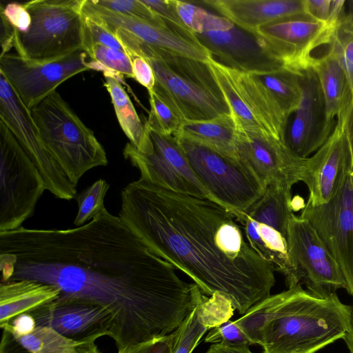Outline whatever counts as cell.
<instances>
[{"instance_id": "681fc988", "label": "cell", "mask_w": 353, "mask_h": 353, "mask_svg": "<svg viewBox=\"0 0 353 353\" xmlns=\"http://www.w3.org/2000/svg\"><path fill=\"white\" fill-rule=\"evenodd\" d=\"M77 353H101V352L94 342H85L78 346Z\"/></svg>"}, {"instance_id": "484cf974", "label": "cell", "mask_w": 353, "mask_h": 353, "mask_svg": "<svg viewBox=\"0 0 353 353\" xmlns=\"http://www.w3.org/2000/svg\"><path fill=\"white\" fill-rule=\"evenodd\" d=\"M235 124L232 114L203 121H184L174 136L177 139L206 146L220 153L236 157Z\"/></svg>"}, {"instance_id": "ba28073f", "label": "cell", "mask_w": 353, "mask_h": 353, "mask_svg": "<svg viewBox=\"0 0 353 353\" xmlns=\"http://www.w3.org/2000/svg\"><path fill=\"white\" fill-rule=\"evenodd\" d=\"M207 63L226 99L235 128L285 143L289 119L263 83L254 74L212 57Z\"/></svg>"}, {"instance_id": "8d00e7d4", "label": "cell", "mask_w": 353, "mask_h": 353, "mask_svg": "<svg viewBox=\"0 0 353 353\" xmlns=\"http://www.w3.org/2000/svg\"><path fill=\"white\" fill-rule=\"evenodd\" d=\"M84 18L83 51L86 54L94 45L125 50L117 36L101 23L85 16ZM127 52V51H126Z\"/></svg>"}, {"instance_id": "7402d4cb", "label": "cell", "mask_w": 353, "mask_h": 353, "mask_svg": "<svg viewBox=\"0 0 353 353\" xmlns=\"http://www.w3.org/2000/svg\"><path fill=\"white\" fill-rule=\"evenodd\" d=\"M236 26L256 34L277 20L306 14L304 0H205L203 1Z\"/></svg>"}, {"instance_id": "f546056e", "label": "cell", "mask_w": 353, "mask_h": 353, "mask_svg": "<svg viewBox=\"0 0 353 353\" xmlns=\"http://www.w3.org/2000/svg\"><path fill=\"white\" fill-rule=\"evenodd\" d=\"M10 337L26 353H77L81 344L50 327L41 325H37L26 336Z\"/></svg>"}, {"instance_id": "7c38bea8", "label": "cell", "mask_w": 353, "mask_h": 353, "mask_svg": "<svg viewBox=\"0 0 353 353\" xmlns=\"http://www.w3.org/2000/svg\"><path fill=\"white\" fill-rule=\"evenodd\" d=\"M286 239L299 283L305 285L308 292L327 297L339 288H346L340 266L307 219L294 214Z\"/></svg>"}, {"instance_id": "44dd1931", "label": "cell", "mask_w": 353, "mask_h": 353, "mask_svg": "<svg viewBox=\"0 0 353 353\" xmlns=\"http://www.w3.org/2000/svg\"><path fill=\"white\" fill-rule=\"evenodd\" d=\"M351 171V158L342 121L314 154L307 158L302 182L309 191L307 203L317 206L330 201Z\"/></svg>"}, {"instance_id": "8fae6325", "label": "cell", "mask_w": 353, "mask_h": 353, "mask_svg": "<svg viewBox=\"0 0 353 353\" xmlns=\"http://www.w3.org/2000/svg\"><path fill=\"white\" fill-rule=\"evenodd\" d=\"M342 18L330 17L324 22L307 14H296L262 26L255 34L286 70L299 74L311 66L316 48L331 43Z\"/></svg>"}, {"instance_id": "5b68a950", "label": "cell", "mask_w": 353, "mask_h": 353, "mask_svg": "<svg viewBox=\"0 0 353 353\" xmlns=\"http://www.w3.org/2000/svg\"><path fill=\"white\" fill-rule=\"evenodd\" d=\"M44 144L77 186L88 170L108 164L105 149L56 90L30 110Z\"/></svg>"}, {"instance_id": "277c9868", "label": "cell", "mask_w": 353, "mask_h": 353, "mask_svg": "<svg viewBox=\"0 0 353 353\" xmlns=\"http://www.w3.org/2000/svg\"><path fill=\"white\" fill-rule=\"evenodd\" d=\"M137 54L151 65L153 91L183 121H203L230 114L226 99L207 62L141 43Z\"/></svg>"}, {"instance_id": "ee69618b", "label": "cell", "mask_w": 353, "mask_h": 353, "mask_svg": "<svg viewBox=\"0 0 353 353\" xmlns=\"http://www.w3.org/2000/svg\"><path fill=\"white\" fill-rule=\"evenodd\" d=\"M305 13L320 21H327L331 9V0H304Z\"/></svg>"}, {"instance_id": "e575fe53", "label": "cell", "mask_w": 353, "mask_h": 353, "mask_svg": "<svg viewBox=\"0 0 353 353\" xmlns=\"http://www.w3.org/2000/svg\"><path fill=\"white\" fill-rule=\"evenodd\" d=\"M201 300L179 327L174 353H192L204 334L212 329L202 313Z\"/></svg>"}, {"instance_id": "4fadbf2b", "label": "cell", "mask_w": 353, "mask_h": 353, "mask_svg": "<svg viewBox=\"0 0 353 353\" xmlns=\"http://www.w3.org/2000/svg\"><path fill=\"white\" fill-rule=\"evenodd\" d=\"M145 127L152 141V151L143 153L130 142L123 151L125 159L139 170L140 179L174 192L214 201L194 174L176 138Z\"/></svg>"}, {"instance_id": "ab89813d", "label": "cell", "mask_w": 353, "mask_h": 353, "mask_svg": "<svg viewBox=\"0 0 353 353\" xmlns=\"http://www.w3.org/2000/svg\"><path fill=\"white\" fill-rule=\"evenodd\" d=\"M1 14L19 33H26L29 30L31 17L23 3L11 2L1 6Z\"/></svg>"}, {"instance_id": "bcb514c9", "label": "cell", "mask_w": 353, "mask_h": 353, "mask_svg": "<svg viewBox=\"0 0 353 353\" xmlns=\"http://www.w3.org/2000/svg\"><path fill=\"white\" fill-rule=\"evenodd\" d=\"M1 54L0 57L8 54V52L13 47L14 29L7 21L5 17L1 14Z\"/></svg>"}, {"instance_id": "cb8c5ba5", "label": "cell", "mask_w": 353, "mask_h": 353, "mask_svg": "<svg viewBox=\"0 0 353 353\" xmlns=\"http://www.w3.org/2000/svg\"><path fill=\"white\" fill-rule=\"evenodd\" d=\"M59 295L57 288L35 281L22 279L1 283V327L16 316L29 312Z\"/></svg>"}, {"instance_id": "74e56055", "label": "cell", "mask_w": 353, "mask_h": 353, "mask_svg": "<svg viewBox=\"0 0 353 353\" xmlns=\"http://www.w3.org/2000/svg\"><path fill=\"white\" fill-rule=\"evenodd\" d=\"M206 343L232 346H249L250 341L234 321L228 320L210 329L205 338Z\"/></svg>"}, {"instance_id": "ffe728a7", "label": "cell", "mask_w": 353, "mask_h": 353, "mask_svg": "<svg viewBox=\"0 0 353 353\" xmlns=\"http://www.w3.org/2000/svg\"><path fill=\"white\" fill-rule=\"evenodd\" d=\"M28 313L34 318L37 325L50 327L81 343L95 342L111 334L112 321L108 312L79 298L59 295Z\"/></svg>"}, {"instance_id": "836d02e7", "label": "cell", "mask_w": 353, "mask_h": 353, "mask_svg": "<svg viewBox=\"0 0 353 353\" xmlns=\"http://www.w3.org/2000/svg\"><path fill=\"white\" fill-rule=\"evenodd\" d=\"M148 94L150 110L145 125L159 134L175 136L183 121L153 90Z\"/></svg>"}, {"instance_id": "2e32d148", "label": "cell", "mask_w": 353, "mask_h": 353, "mask_svg": "<svg viewBox=\"0 0 353 353\" xmlns=\"http://www.w3.org/2000/svg\"><path fill=\"white\" fill-rule=\"evenodd\" d=\"M234 149L265 188L272 183L292 188L302 181L307 159L296 156L281 141L236 128Z\"/></svg>"}, {"instance_id": "b9f144b4", "label": "cell", "mask_w": 353, "mask_h": 353, "mask_svg": "<svg viewBox=\"0 0 353 353\" xmlns=\"http://www.w3.org/2000/svg\"><path fill=\"white\" fill-rule=\"evenodd\" d=\"M131 59L134 79L144 86L148 92L153 90L155 77L148 61L139 56H133Z\"/></svg>"}, {"instance_id": "d6986e66", "label": "cell", "mask_w": 353, "mask_h": 353, "mask_svg": "<svg viewBox=\"0 0 353 353\" xmlns=\"http://www.w3.org/2000/svg\"><path fill=\"white\" fill-rule=\"evenodd\" d=\"M219 63L249 74H266L285 69L256 34L232 23L226 29L194 34Z\"/></svg>"}, {"instance_id": "ac0fdd59", "label": "cell", "mask_w": 353, "mask_h": 353, "mask_svg": "<svg viewBox=\"0 0 353 353\" xmlns=\"http://www.w3.org/2000/svg\"><path fill=\"white\" fill-rule=\"evenodd\" d=\"M302 89L300 104L294 113L285 143L301 159L316 152L332 133L336 121L329 117L321 88L311 68L299 74Z\"/></svg>"}, {"instance_id": "7a4b0ae2", "label": "cell", "mask_w": 353, "mask_h": 353, "mask_svg": "<svg viewBox=\"0 0 353 353\" xmlns=\"http://www.w3.org/2000/svg\"><path fill=\"white\" fill-rule=\"evenodd\" d=\"M119 217L150 252L204 294L227 297L241 314L270 295L273 270L218 203L139 178L123 189Z\"/></svg>"}, {"instance_id": "f6af8a7d", "label": "cell", "mask_w": 353, "mask_h": 353, "mask_svg": "<svg viewBox=\"0 0 353 353\" xmlns=\"http://www.w3.org/2000/svg\"><path fill=\"white\" fill-rule=\"evenodd\" d=\"M337 119H340L343 123L350 154L351 170L353 172V99L345 112L337 117Z\"/></svg>"}, {"instance_id": "d6a6232c", "label": "cell", "mask_w": 353, "mask_h": 353, "mask_svg": "<svg viewBox=\"0 0 353 353\" xmlns=\"http://www.w3.org/2000/svg\"><path fill=\"white\" fill-rule=\"evenodd\" d=\"M328 48L336 54L343 68L353 94V12L343 16Z\"/></svg>"}, {"instance_id": "d4e9b609", "label": "cell", "mask_w": 353, "mask_h": 353, "mask_svg": "<svg viewBox=\"0 0 353 353\" xmlns=\"http://www.w3.org/2000/svg\"><path fill=\"white\" fill-rule=\"evenodd\" d=\"M310 67L318 77L327 114L335 119L345 112L353 99L346 73L330 48L324 54L313 57Z\"/></svg>"}, {"instance_id": "f35d334b", "label": "cell", "mask_w": 353, "mask_h": 353, "mask_svg": "<svg viewBox=\"0 0 353 353\" xmlns=\"http://www.w3.org/2000/svg\"><path fill=\"white\" fill-rule=\"evenodd\" d=\"M179 327L172 333L132 346L118 353H174Z\"/></svg>"}, {"instance_id": "7dc6e473", "label": "cell", "mask_w": 353, "mask_h": 353, "mask_svg": "<svg viewBox=\"0 0 353 353\" xmlns=\"http://www.w3.org/2000/svg\"><path fill=\"white\" fill-rule=\"evenodd\" d=\"M205 353H252L248 346H232L220 343L212 345Z\"/></svg>"}, {"instance_id": "30bf717a", "label": "cell", "mask_w": 353, "mask_h": 353, "mask_svg": "<svg viewBox=\"0 0 353 353\" xmlns=\"http://www.w3.org/2000/svg\"><path fill=\"white\" fill-rule=\"evenodd\" d=\"M0 121L11 131L42 175L46 190L55 197L71 200L77 187L46 147L31 116L4 75L0 73Z\"/></svg>"}, {"instance_id": "5bb4252c", "label": "cell", "mask_w": 353, "mask_h": 353, "mask_svg": "<svg viewBox=\"0 0 353 353\" xmlns=\"http://www.w3.org/2000/svg\"><path fill=\"white\" fill-rule=\"evenodd\" d=\"M87 56L77 51L54 59H31L6 54L0 57V73L30 110L65 81L90 70Z\"/></svg>"}, {"instance_id": "7bdbcfd3", "label": "cell", "mask_w": 353, "mask_h": 353, "mask_svg": "<svg viewBox=\"0 0 353 353\" xmlns=\"http://www.w3.org/2000/svg\"><path fill=\"white\" fill-rule=\"evenodd\" d=\"M37 326L34 318L26 312L16 316L1 328L12 337L17 338L31 333Z\"/></svg>"}, {"instance_id": "83f0119b", "label": "cell", "mask_w": 353, "mask_h": 353, "mask_svg": "<svg viewBox=\"0 0 353 353\" xmlns=\"http://www.w3.org/2000/svg\"><path fill=\"white\" fill-rule=\"evenodd\" d=\"M104 86L111 97L119 123L130 142L139 151L150 153L152 143L148 131L121 81L112 76H104Z\"/></svg>"}, {"instance_id": "6da1fadb", "label": "cell", "mask_w": 353, "mask_h": 353, "mask_svg": "<svg viewBox=\"0 0 353 353\" xmlns=\"http://www.w3.org/2000/svg\"><path fill=\"white\" fill-rule=\"evenodd\" d=\"M175 270L106 209L75 228L0 232L2 283L35 281L100 305L118 352L172 333L198 305L203 292Z\"/></svg>"}, {"instance_id": "c3c4849f", "label": "cell", "mask_w": 353, "mask_h": 353, "mask_svg": "<svg viewBox=\"0 0 353 353\" xmlns=\"http://www.w3.org/2000/svg\"><path fill=\"white\" fill-rule=\"evenodd\" d=\"M343 339L345 342L350 353H353V305H352L349 326Z\"/></svg>"}, {"instance_id": "9c48e42d", "label": "cell", "mask_w": 353, "mask_h": 353, "mask_svg": "<svg viewBox=\"0 0 353 353\" xmlns=\"http://www.w3.org/2000/svg\"><path fill=\"white\" fill-rule=\"evenodd\" d=\"M0 232L18 229L32 216L46 190L39 170L0 121Z\"/></svg>"}, {"instance_id": "52a82bcc", "label": "cell", "mask_w": 353, "mask_h": 353, "mask_svg": "<svg viewBox=\"0 0 353 353\" xmlns=\"http://www.w3.org/2000/svg\"><path fill=\"white\" fill-rule=\"evenodd\" d=\"M176 139L194 174L214 202L232 214L246 211L263 195L266 188L236 157Z\"/></svg>"}, {"instance_id": "3957f363", "label": "cell", "mask_w": 353, "mask_h": 353, "mask_svg": "<svg viewBox=\"0 0 353 353\" xmlns=\"http://www.w3.org/2000/svg\"><path fill=\"white\" fill-rule=\"evenodd\" d=\"M351 312L336 293L320 297L297 285L270 295L234 322L264 353H315L343 339Z\"/></svg>"}, {"instance_id": "d590c367", "label": "cell", "mask_w": 353, "mask_h": 353, "mask_svg": "<svg viewBox=\"0 0 353 353\" xmlns=\"http://www.w3.org/2000/svg\"><path fill=\"white\" fill-rule=\"evenodd\" d=\"M103 8L144 21L157 28L167 26L165 20L156 14L141 0H92Z\"/></svg>"}, {"instance_id": "e0dca14e", "label": "cell", "mask_w": 353, "mask_h": 353, "mask_svg": "<svg viewBox=\"0 0 353 353\" xmlns=\"http://www.w3.org/2000/svg\"><path fill=\"white\" fill-rule=\"evenodd\" d=\"M83 14L109 30L121 29L143 43L173 54L207 62L211 55L190 30L166 21L167 26L157 28L85 0Z\"/></svg>"}, {"instance_id": "603a6c76", "label": "cell", "mask_w": 353, "mask_h": 353, "mask_svg": "<svg viewBox=\"0 0 353 353\" xmlns=\"http://www.w3.org/2000/svg\"><path fill=\"white\" fill-rule=\"evenodd\" d=\"M233 215L242 225L250 247L274 272H279L285 276L288 288L300 285L290 257L285 236L273 228L250 219L242 212Z\"/></svg>"}, {"instance_id": "4dcf8cb0", "label": "cell", "mask_w": 353, "mask_h": 353, "mask_svg": "<svg viewBox=\"0 0 353 353\" xmlns=\"http://www.w3.org/2000/svg\"><path fill=\"white\" fill-rule=\"evenodd\" d=\"M88 56L90 70L102 72L104 76H112L121 81L123 76L134 79L132 59L125 51L110 48L101 45H94Z\"/></svg>"}, {"instance_id": "4316f807", "label": "cell", "mask_w": 353, "mask_h": 353, "mask_svg": "<svg viewBox=\"0 0 353 353\" xmlns=\"http://www.w3.org/2000/svg\"><path fill=\"white\" fill-rule=\"evenodd\" d=\"M291 189L281 184H270L263 195L242 212L256 221L273 228L286 238L289 221L294 214Z\"/></svg>"}, {"instance_id": "9a60e30c", "label": "cell", "mask_w": 353, "mask_h": 353, "mask_svg": "<svg viewBox=\"0 0 353 353\" xmlns=\"http://www.w3.org/2000/svg\"><path fill=\"white\" fill-rule=\"evenodd\" d=\"M301 216L316 231L337 263L346 281L345 290L353 296V172L342 187L325 204L305 203Z\"/></svg>"}, {"instance_id": "8992f818", "label": "cell", "mask_w": 353, "mask_h": 353, "mask_svg": "<svg viewBox=\"0 0 353 353\" xmlns=\"http://www.w3.org/2000/svg\"><path fill=\"white\" fill-rule=\"evenodd\" d=\"M85 0H32L23 3L31 17L26 33L15 28L13 47L31 59H49L83 51Z\"/></svg>"}, {"instance_id": "f1b7e54d", "label": "cell", "mask_w": 353, "mask_h": 353, "mask_svg": "<svg viewBox=\"0 0 353 353\" xmlns=\"http://www.w3.org/2000/svg\"><path fill=\"white\" fill-rule=\"evenodd\" d=\"M252 74L263 83L289 119L296 112L301 100L299 74L283 69L271 73Z\"/></svg>"}, {"instance_id": "1f68e13d", "label": "cell", "mask_w": 353, "mask_h": 353, "mask_svg": "<svg viewBox=\"0 0 353 353\" xmlns=\"http://www.w3.org/2000/svg\"><path fill=\"white\" fill-rule=\"evenodd\" d=\"M109 188L108 182L100 179L77 194L78 212L74 221L75 225H85L106 209L104 199Z\"/></svg>"}, {"instance_id": "60d3db41", "label": "cell", "mask_w": 353, "mask_h": 353, "mask_svg": "<svg viewBox=\"0 0 353 353\" xmlns=\"http://www.w3.org/2000/svg\"><path fill=\"white\" fill-rule=\"evenodd\" d=\"M141 1L164 20L171 22L181 28L188 29L181 20L177 12L174 0Z\"/></svg>"}]
</instances>
